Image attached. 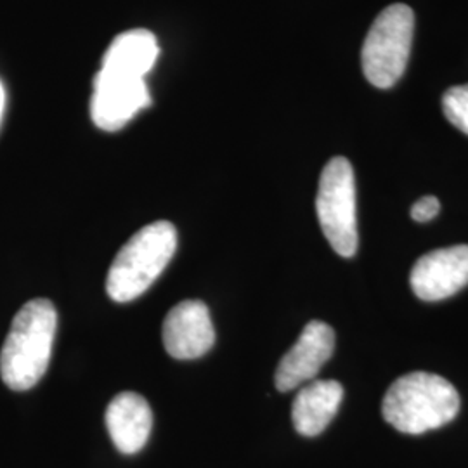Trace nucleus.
Returning <instances> with one entry per match:
<instances>
[{
  "instance_id": "nucleus-15",
  "label": "nucleus",
  "mask_w": 468,
  "mask_h": 468,
  "mask_svg": "<svg viewBox=\"0 0 468 468\" xmlns=\"http://www.w3.org/2000/svg\"><path fill=\"white\" fill-rule=\"evenodd\" d=\"M4 106H5V92H4V87L0 84V120L4 115Z\"/></svg>"
},
{
  "instance_id": "nucleus-14",
  "label": "nucleus",
  "mask_w": 468,
  "mask_h": 468,
  "mask_svg": "<svg viewBox=\"0 0 468 468\" xmlns=\"http://www.w3.org/2000/svg\"><path fill=\"white\" fill-rule=\"evenodd\" d=\"M441 212V201L437 200L432 195L420 198L413 207H411V218L417 222H429L437 218Z\"/></svg>"
},
{
  "instance_id": "nucleus-1",
  "label": "nucleus",
  "mask_w": 468,
  "mask_h": 468,
  "mask_svg": "<svg viewBox=\"0 0 468 468\" xmlns=\"http://www.w3.org/2000/svg\"><path fill=\"white\" fill-rule=\"evenodd\" d=\"M58 313L48 299L27 302L13 319L0 352V377L11 390H28L49 368Z\"/></svg>"
},
{
  "instance_id": "nucleus-5",
  "label": "nucleus",
  "mask_w": 468,
  "mask_h": 468,
  "mask_svg": "<svg viewBox=\"0 0 468 468\" xmlns=\"http://www.w3.org/2000/svg\"><path fill=\"white\" fill-rule=\"evenodd\" d=\"M316 212L324 238L338 255L354 257L357 251L356 179L351 162L335 156L319 179Z\"/></svg>"
},
{
  "instance_id": "nucleus-3",
  "label": "nucleus",
  "mask_w": 468,
  "mask_h": 468,
  "mask_svg": "<svg viewBox=\"0 0 468 468\" xmlns=\"http://www.w3.org/2000/svg\"><path fill=\"white\" fill-rule=\"evenodd\" d=\"M177 249V231L167 220H156L120 249L108 271L106 292L125 303L141 297L165 271Z\"/></svg>"
},
{
  "instance_id": "nucleus-11",
  "label": "nucleus",
  "mask_w": 468,
  "mask_h": 468,
  "mask_svg": "<svg viewBox=\"0 0 468 468\" xmlns=\"http://www.w3.org/2000/svg\"><path fill=\"white\" fill-rule=\"evenodd\" d=\"M344 399V387L335 380H314L303 385L292 408L295 431L305 437L321 434L335 419Z\"/></svg>"
},
{
  "instance_id": "nucleus-10",
  "label": "nucleus",
  "mask_w": 468,
  "mask_h": 468,
  "mask_svg": "<svg viewBox=\"0 0 468 468\" xmlns=\"http://www.w3.org/2000/svg\"><path fill=\"white\" fill-rule=\"evenodd\" d=\"M106 427L118 452H141L153 429V411L148 401L135 392H122L106 410Z\"/></svg>"
},
{
  "instance_id": "nucleus-6",
  "label": "nucleus",
  "mask_w": 468,
  "mask_h": 468,
  "mask_svg": "<svg viewBox=\"0 0 468 468\" xmlns=\"http://www.w3.org/2000/svg\"><path fill=\"white\" fill-rule=\"evenodd\" d=\"M150 102V90L144 79L120 77L100 69L94 80L90 115L102 131L117 133L141 110L148 108Z\"/></svg>"
},
{
  "instance_id": "nucleus-9",
  "label": "nucleus",
  "mask_w": 468,
  "mask_h": 468,
  "mask_svg": "<svg viewBox=\"0 0 468 468\" xmlns=\"http://www.w3.org/2000/svg\"><path fill=\"white\" fill-rule=\"evenodd\" d=\"M164 346L176 359H198L212 349L216 330L208 307L200 301H185L170 309L162 328Z\"/></svg>"
},
{
  "instance_id": "nucleus-7",
  "label": "nucleus",
  "mask_w": 468,
  "mask_h": 468,
  "mask_svg": "<svg viewBox=\"0 0 468 468\" xmlns=\"http://www.w3.org/2000/svg\"><path fill=\"white\" fill-rule=\"evenodd\" d=\"M335 351V330L323 321H311L302 330L299 340L284 354L274 375L280 392H290L301 385L313 382Z\"/></svg>"
},
{
  "instance_id": "nucleus-2",
  "label": "nucleus",
  "mask_w": 468,
  "mask_h": 468,
  "mask_svg": "<svg viewBox=\"0 0 468 468\" xmlns=\"http://www.w3.org/2000/svg\"><path fill=\"white\" fill-rule=\"evenodd\" d=\"M460 411L458 390L446 378L415 371L398 378L385 394L382 415L402 434L420 435L444 427Z\"/></svg>"
},
{
  "instance_id": "nucleus-4",
  "label": "nucleus",
  "mask_w": 468,
  "mask_h": 468,
  "mask_svg": "<svg viewBox=\"0 0 468 468\" xmlns=\"http://www.w3.org/2000/svg\"><path fill=\"white\" fill-rule=\"evenodd\" d=\"M415 34V13L406 4H392L373 21L361 50L369 84L390 89L399 82L410 59Z\"/></svg>"
},
{
  "instance_id": "nucleus-13",
  "label": "nucleus",
  "mask_w": 468,
  "mask_h": 468,
  "mask_svg": "<svg viewBox=\"0 0 468 468\" xmlns=\"http://www.w3.org/2000/svg\"><path fill=\"white\" fill-rule=\"evenodd\" d=\"M442 112L452 127L468 135V84L454 85L444 92Z\"/></svg>"
},
{
  "instance_id": "nucleus-12",
  "label": "nucleus",
  "mask_w": 468,
  "mask_h": 468,
  "mask_svg": "<svg viewBox=\"0 0 468 468\" xmlns=\"http://www.w3.org/2000/svg\"><path fill=\"white\" fill-rule=\"evenodd\" d=\"M156 37L148 30L118 35L102 58L101 71L129 79H144L158 59Z\"/></svg>"
},
{
  "instance_id": "nucleus-8",
  "label": "nucleus",
  "mask_w": 468,
  "mask_h": 468,
  "mask_svg": "<svg viewBox=\"0 0 468 468\" xmlns=\"http://www.w3.org/2000/svg\"><path fill=\"white\" fill-rule=\"evenodd\" d=\"M410 283L425 302L450 299L468 284V245L439 249L420 257L411 269Z\"/></svg>"
}]
</instances>
